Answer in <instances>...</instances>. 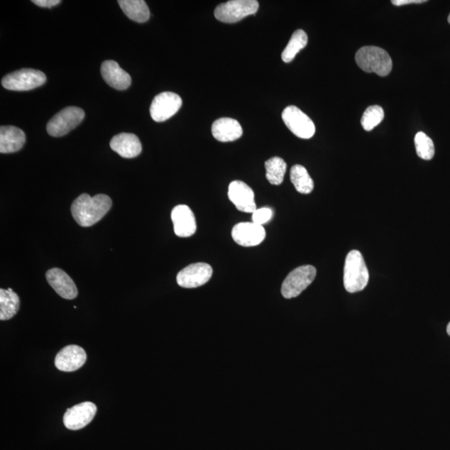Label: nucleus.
<instances>
[{
	"label": "nucleus",
	"mask_w": 450,
	"mask_h": 450,
	"mask_svg": "<svg viewBox=\"0 0 450 450\" xmlns=\"http://www.w3.org/2000/svg\"><path fill=\"white\" fill-rule=\"evenodd\" d=\"M172 222L174 224L177 236L187 238L192 236L197 229L194 214L185 204L176 206L171 212Z\"/></svg>",
	"instance_id": "nucleus-14"
},
{
	"label": "nucleus",
	"mask_w": 450,
	"mask_h": 450,
	"mask_svg": "<svg viewBox=\"0 0 450 450\" xmlns=\"http://www.w3.org/2000/svg\"><path fill=\"white\" fill-rule=\"evenodd\" d=\"M118 4L131 21L145 23L150 17V9L143 0H119Z\"/></svg>",
	"instance_id": "nucleus-21"
},
{
	"label": "nucleus",
	"mask_w": 450,
	"mask_h": 450,
	"mask_svg": "<svg viewBox=\"0 0 450 450\" xmlns=\"http://www.w3.org/2000/svg\"><path fill=\"white\" fill-rule=\"evenodd\" d=\"M84 111L78 107H68L55 114L47 124V132L53 137H62L84 121Z\"/></svg>",
	"instance_id": "nucleus-6"
},
{
	"label": "nucleus",
	"mask_w": 450,
	"mask_h": 450,
	"mask_svg": "<svg viewBox=\"0 0 450 450\" xmlns=\"http://www.w3.org/2000/svg\"><path fill=\"white\" fill-rule=\"evenodd\" d=\"M232 237L239 246L253 247L260 245L265 241L266 232L263 225L253 222L239 223L234 225Z\"/></svg>",
	"instance_id": "nucleus-12"
},
{
	"label": "nucleus",
	"mask_w": 450,
	"mask_h": 450,
	"mask_svg": "<svg viewBox=\"0 0 450 450\" xmlns=\"http://www.w3.org/2000/svg\"><path fill=\"white\" fill-rule=\"evenodd\" d=\"M356 63L367 73H375L385 77L392 70L391 57L380 47L365 46L358 50L356 55Z\"/></svg>",
	"instance_id": "nucleus-3"
},
{
	"label": "nucleus",
	"mask_w": 450,
	"mask_h": 450,
	"mask_svg": "<svg viewBox=\"0 0 450 450\" xmlns=\"http://www.w3.org/2000/svg\"><path fill=\"white\" fill-rule=\"evenodd\" d=\"M182 99L173 92H163L156 95L150 106V116L155 122H164L179 111Z\"/></svg>",
	"instance_id": "nucleus-10"
},
{
	"label": "nucleus",
	"mask_w": 450,
	"mask_h": 450,
	"mask_svg": "<svg viewBox=\"0 0 450 450\" xmlns=\"http://www.w3.org/2000/svg\"><path fill=\"white\" fill-rule=\"evenodd\" d=\"M46 82V76L43 72L33 69H22L4 76L2 79L4 88L13 91H28L40 87Z\"/></svg>",
	"instance_id": "nucleus-7"
},
{
	"label": "nucleus",
	"mask_w": 450,
	"mask_h": 450,
	"mask_svg": "<svg viewBox=\"0 0 450 450\" xmlns=\"http://www.w3.org/2000/svg\"><path fill=\"white\" fill-rule=\"evenodd\" d=\"M260 4L256 0H231L219 4L215 9L214 16L218 21L233 23L258 12Z\"/></svg>",
	"instance_id": "nucleus-4"
},
{
	"label": "nucleus",
	"mask_w": 450,
	"mask_h": 450,
	"mask_svg": "<svg viewBox=\"0 0 450 450\" xmlns=\"http://www.w3.org/2000/svg\"><path fill=\"white\" fill-rule=\"evenodd\" d=\"M97 413V406L92 402H84L66 410L64 424L70 430H79L87 426Z\"/></svg>",
	"instance_id": "nucleus-11"
},
{
	"label": "nucleus",
	"mask_w": 450,
	"mask_h": 450,
	"mask_svg": "<svg viewBox=\"0 0 450 450\" xmlns=\"http://www.w3.org/2000/svg\"><path fill=\"white\" fill-rule=\"evenodd\" d=\"M290 180L300 194H309L314 190V181L302 165H295L291 168Z\"/></svg>",
	"instance_id": "nucleus-23"
},
{
	"label": "nucleus",
	"mask_w": 450,
	"mask_h": 450,
	"mask_svg": "<svg viewBox=\"0 0 450 450\" xmlns=\"http://www.w3.org/2000/svg\"><path fill=\"white\" fill-rule=\"evenodd\" d=\"M112 207L108 195L97 194L94 197L83 194L71 206V213L76 222L82 227H90L98 223Z\"/></svg>",
	"instance_id": "nucleus-1"
},
{
	"label": "nucleus",
	"mask_w": 450,
	"mask_h": 450,
	"mask_svg": "<svg viewBox=\"0 0 450 450\" xmlns=\"http://www.w3.org/2000/svg\"><path fill=\"white\" fill-rule=\"evenodd\" d=\"M272 216L273 212L270 208L258 209L252 214V222L263 225L269 222Z\"/></svg>",
	"instance_id": "nucleus-28"
},
{
	"label": "nucleus",
	"mask_w": 450,
	"mask_h": 450,
	"mask_svg": "<svg viewBox=\"0 0 450 450\" xmlns=\"http://www.w3.org/2000/svg\"><path fill=\"white\" fill-rule=\"evenodd\" d=\"M87 354L84 349L78 346H68L62 349L55 357V366L63 372H74L82 367Z\"/></svg>",
	"instance_id": "nucleus-15"
},
{
	"label": "nucleus",
	"mask_w": 450,
	"mask_h": 450,
	"mask_svg": "<svg viewBox=\"0 0 450 450\" xmlns=\"http://www.w3.org/2000/svg\"><path fill=\"white\" fill-rule=\"evenodd\" d=\"M228 196L239 212L253 214L257 209L255 193L245 182H231L229 186Z\"/></svg>",
	"instance_id": "nucleus-13"
},
{
	"label": "nucleus",
	"mask_w": 450,
	"mask_h": 450,
	"mask_svg": "<svg viewBox=\"0 0 450 450\" xmlns=\"http://www.w3.org/2000/svg\"><path fill=\"white\" fill-rule=\"evenodd\" d=\"M26 143V133L14 126L0 128V152L11 154L20 151Z\"/></svg>",
	"instance_id": "nucleus-19"
},
{
	"label": "nucleus",
	"mask_w": 450,
	"mask_h": 450,
	"mask_svg": "<svg viewBox=\"0 0 450 450\" xmlns=\"http://www.w3.org/2000/svg\"><path fill=\"white\" fill-rule=\"evenodd\" d=\"M448 22L450 23V13H449V16L448 17Z\"/></svg>",
	"instance_id": "nucleus-32"
},
{
	"label": "nucleus",
	"mask_w": 450,
	"mask_h": 450,
	"mask_svg": "<svg viewBox=\"0 0 450 450\" xmlns=\"http://www.w3.org/2000/svg\"><path fill=\"white\" fill-rule=\"evenodd\" d=\"M48 283L62 298L74 300L78 295L77 287L64 270L55 268L46 273Z\"/></svg>",
	"instance_id": "nucleus-16"
},
{
	"label": "nucleus",
	"mask_w": 450,
	"mask_h": 450,
	"mask_svg": "<svg viewBox=\"0 0 450 450\" xmlns=\"http://www.w3.org/2000/svg\"><path fill=\"white\" fill-rule=\"evenodd\" d=\"M416 153L421 159L432 160L434 156V145L431 138L424 132H419L415 138Z\"/></svg>",
	"instance_id": "nucleus-27"
},
{
	"label": "nucleus",
	"mask_w": 450,
	"mask_h": 450,
	"mask_svg": "<svg viewBox=\"0 0 450 450\" xmlns=\"http://www.w3.org/2000/svg\"><path fill=\"white\" fill-rule=\"evenodd\" d=\"M212 275V266L206 263H195L180 271L176 280L182 288L194 289L208 283Z\"/></svg>",
	"instance_id": "nucleus-9"
},
{
	"label": "nucleus",
	"mask_w": 450,
	"mask_h": 450,
	"mask_svg": "<svg viewBox=\"0 0 450 450\" xmlns=\"http://www.w3.org/2000/svg\"><path fill=\"white\" fill-rule=\"evenodd\" d=\"M317 271L312 265H303L291 271L283 282L281 294L285 299L299 296L313 283Z\"/></svg>",
	"instance_id": "nucleus-5"
},
{
	"label": "nucleus",
	"mask_w": 450,
	"mask_h": 450,
	"mask_svg": "<svg viewBox=\"0 0 450 450\" xmlns=\"http://www.w3.org/2000/svg\"><path fill=\"white\" fill-rule=\"evenodd\" d=\"M308 44V35L302 30L296 31L292 35L289 44L287 45L283 53H282V60L285 63H290L295 58V56L300 50Z\"/></svg>",
	"instance_id": "nucleus-24"
},
{
	"label": "nucleus",
	"mask_w": 450,
	"mask_h": 450,
	"mask_svg": "<svg viewBox=\"0 0 450 450\" xmlns=\"http://www.w3.org/2000/svg\"><path fill=\"white\" fill-rule=\"evenodd\" d=\"M385 118L384 109L379 105H373L366 109L361 119L362 127L366 131H371L383 121Z\"/></svg>",
	"instance_id": "nucleus-26"
},
{
	"label": "nucleus",
	"mask_w": 450,
	"mask_h": 450,
	"mask_svg": "<svg viewBox=\"0 0 450 450\" xmlns=\"http://www.w3.org/2000/svg\"><path fill=\"white\" fill-rule=\"evenodd\" d=\"M368 280L370 274L362 253L358 251H351L348 253L344 265V288L349 293H356L366 288Z\"/></svg>",
	"instance_id": "nucleus-2"
},
{
	"label": "nucleus",
	"mask_w": 450,
	"mask_h": 450,
	"mask_svg": "<svg viewBox=\"0 0 450 450\" xmlns=\"http://www.w3.org/2000/svg\"><path fill=\"white\" fill-rule=\"evenodd\" d=\"M425 2V0H393L392 4L395 6H406V4H422Z\"/></svg>",
	"instance_id": "nucleus-30"
},
{
	"label": "nucleus",
	"mask_w": 450,
	"mask_h": 450,
	"mask_svg": "<svg viewBox=\"0 0 450 450\" xmlns=\"http://www.w3.org/2000/svg\"><path fill=\"white\" fill-rule=\"evenodd\" d=\"M109 146L114 152L126 159L136 158L140 155L142 152L140 138L133 133H119V135L113 137Z\"/></svg>",
	"instance_id": "nucleus-17"
},
{
	"label": "nucleus",
	"mask_w": 450,
	"mask_h": 450,
	"mask_svg": "<svg viewBox=\"0 0 450 450\" xmlns=\"http://www.w3.org/2000/svg\"><path fill=\"white\" fill-rule=\"evenodd\" d=\"M282 119L290 131L301 138H312L315 133V126L312 119L298 107L290 105L282 113Z\"/></svg>",
	"instance_id": "nucleus-8"
},
{
	"label": "nucleus",
	"mask_w": 450,
	"mask_h": 450,
	"mask_svg": "<svg viewBox=\"0 0 450 450\" xmlns=\"http://www.w3.org/2000/svg\"><path fill=\"white\" fill-rule=\"evenodd\" d=\"M447 333L450 336V323L448 324V326H447Z\"/></svg>",
	"instance_id": "nucleus-31"
},
{
	"label": "nucleus",
	"mask_w": 450,
	"mask_h": 450,
	"mask_svg": "<svg viewBox=\"0 0 450 450\" xmlns=\"http://www.w3.org/2000/svg\"><path fill=\"white\" fill-rule=\"evenodd\" d=\"M212 133L220 142H232L238 140L243 135V128L236 119L221 118L213 124Z\"/></svg>",
	"instance_id": "nucleus-20"
},
{
	"label": "nucleus",
	"mask_w": 450,
	"mask_h": 450,
	"mask_svg": "<svg viewBox=\"0 0 450 450\" xmlns=\"http://www.w3.org/2000/svg\"><path fill=\"white\" fill-rule=\"evenodd\" d=\"M21 301L12 289L0 290V319H11L20 309Z\"/></svg>",
	"instance_id": "nucleus-22"
},
{
	"label": "nucleus",
	"mask_w": 450,
	"mask_h": 450,
	"mask_svg": "<svg viewBox=\"0 0 450 450\" xmlns=\"http://www.w3.org/2000/svg\"><path fill=\"white\" fill-rule=\"evenodd\" d=\"M102 77L109 86L118 90L127 89L131 85V77L116 61H104L101 65Z\"/></svg>",
	"instance_id": "nucleus-18"
},
{
	"label": "nucleus",
	"mask_w": 450,
	"mask_h": 450,
	"mask_svg": "<svg viewBox=\"0 0 450 450\" xmlns=\"http://www.w3.org/2000/svg\"><path fill=\"white\" fill-rule=\"evenodd\" d=\"M266 178L271 185H280L283 183L287 165L280 157L271 158L265 162Z\"/></svg>",
	"instance_id": "nucleus-25"
},
{
	"label": "nucleus",
	"mask_w": 450,
	"mask_h": 450,
	"mask_svg": "<svg viewBox=\"0 0 450 450\" xmlns=\"http://www.w3.org/2000/svg\"><path fill=\"white\" fill-rule=\"evenodd\" d=\"M32 2L42 8L55 7L61 3L60 0H33Z\"/></svg>",
	"instance_id": "nucleus-29"
}]
</instances>
